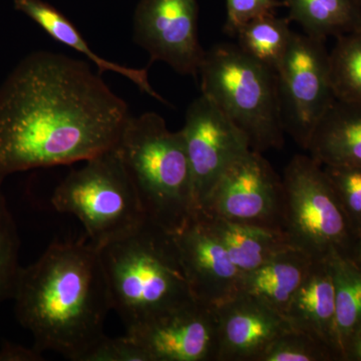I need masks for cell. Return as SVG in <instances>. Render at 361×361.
I'll return each mask as SVG.
<instances>
[{
	"instance_id": "1",
	"label": "cell",
	"mask_w": 361,
	"mask_h": 361,
	"mask_svg": "<svg viewBox=\"0 0 361 361\" xmlns=\"http://www.w3.org/2000/svg\"><path fill=\"white\" fill-rule=\"evenodd\" d=\"M130 116L89 63L32 52L0 85V180L115 149Z\"/></svg>"
},
{
	"instance_id": "2",
	"label": "cell",
	"mask_w": 361,
	"mask_h": 361,
	"mask_svg": "<svg viewBox=\"0 0 361 361\" xmlns=\"http://www.w3.org/2000/svg\"><path fill=\"white\" fill-rule=\"evenodd\" d=\"M13 301L16 319L32 334L35 348L78 361L104 336L111 310L99 250L89 240L54 242L21 268Z\"/></svg>"
},
{
	"instance_id": "3",
	"label": "cell",
	"mask_w": 361,
	"mask_h": 361,
	"mask_svg": "<svg viewBox=\"0 0 361 361\" xmlns=\"http://www.w3.org/2000/svg\"><path fill=\"white\" fill-rule=\"evenodd\" d=\"M97 250L126 331L194 300L174 235L148 218Z\"/></svg>"
},
{
	"instance_id": "4",
	"label": "cell",
	"mask_w": 361,
	"mask_h": 361,
	"mask_svg": "<svg viewBox=\"0 0 361 361\" xmlns=\"http://www.w3.org/2000/svg\"><path fill=\"white\" fill-rule=\"evenodd\" d=\"M147 218L174 233L195 215L191 170L182 132L158 114L130 116L116 147Z\"/></svg>"
},
{
	"instance_id": "5",
	"label": "cell",
	"mask_w": 361,
	"mask_h": 361,
	"mask_svg": "<svg viewBox=\"0 0 361 361\" xmlns=\"http://www.w3.org/2000/svg\"><path fill=\"white\" fill-rule=\"evenodd\" d=\"M198 75L202 94L246 135L251 149L263 154L283 147L276 71L237 44H220L204 52Z\"/></svg>"
},
{
	"instance_id": "6",
	"label": "cell",
	"mask_w": 361,
	"mask_h": 361,
	"mask_svg": "<svg viewBox=\"0 0 361 361\" xmlns=\"http://www.w3.org/2000/svg\"><path fill=\"white\" fill-rule=\"evenodd\" d=\"M58 212L75 216L97 249L134 231L147 219L137 190L116 149L85 161L51 196Z\"/></svg>"
},
{
	"instance_id": "7",
	"label": "cell",
	"mask_w": 361,
	"mask_h": 361,
	"mask_svg": "<svg viewBox=\"0 0 361 361\" xmlns=\"http://www.w3.org/2000/svg\"><path fill=\"white\" fill-rule=\"evenodd\" d=\"M282 184V232L289 245L313 260L348 257L355 234L322 166L310 156L295 155Z\"/></svg>"
},
{
	"instance_id": "8",
	"label": "cell",
	"mask_w": 361,
	"mask_h": 361,
	"mask_svg": "<svg viewBox=\"0 0 361 361\" xmlns=\"http://www.w3.org/2000/svg\"><path fill=\"white\" fill-rule=\"evenodd\" d=\"M277 77L285 132L306 149L320 118L336 99L325 40L293 32Z\"/></svg>"
},
{
	"instance_id": "9",
	"label": "cell",
	"mask_w": 361,
	"mask_h": 361,
	"mask_svg": "<svg viewBox=\"0 0 361 361\" xmlns=\"http://www.w3.org/2000/svg\"><path fill=\"white\" fill-rule=\"evenodd\" d=\"M196 214L282 231V179L250 149L223 173Z\"/></svg>"
},
{
	"instance_id": "10",
	"label": "cell",
	"mask_w": 361,
	"mask_h": 361,
	"mask_svg": "<svg viewBox=\"0 0 361 361\" xmlns=\"http://www.w3.org/2000/svg\"><path fill=\"white\" fill-rule=\"evenodd\" d=\"M180 132L189 159L196 214L223 173L251 148L246 135L202 94L188 108Z\"/></svg>"
},
{
	"instance_id": "11",
	"label": "cell",
	"mask_w": 361,
	"mask_h": 361,
	"mask_svg": "<svg viewBox=\"0 0 361 361\" xmlns=\"http://www.w3.org/2000/svg\"><path fill=\"white\" fill-rule=\"evenodd\" d=\"M134 40L151 63L163 61L182 75L197 77L204 56L197 0H140Z\"/></svg>"
},
{
	"instance_id": "12",
	"label": "cell",
	"mask_w": 361,
	"mask_h": 361,
	"mask_svg": "<svg viewBox=\"0 0 361 361\" xmlns=\"http://www.w3.org/2000/svg\"><path fill=\"white\" fill-rule=\"evenodd\" d=\"M149 361H217L216 306L194 300L128 330Z\"/></svg>"
},
{
	"instance_id": "13",
	"label": "cell",
	"mask_w": 361,
	"mask_h": 361,
	"mask_svg": "<svg viewBox=\"0 0 361 361\" xmlns=\"http://www.w3.org/2000/svg\"><path fill=\"white\" fill-rule=\"evenodd\" d=\"M173 235L196 300L217 306L236 295L242 272L199 218L194 216Z\"/></svg>"
},
{
	"instance_id": "14",
	"label": "cell",
	"mask_w": 361,
	"mask_h": 361,
	"mask_svg": "<svg viewBox=\"0 0 361 361\" xmlns=\"http://www.w3.org/2000/svg\"><path fill=\"white\" fill-rule=\"evenodd\" d=\"M218 360L257 361L271 342L291 329L281 313L237 293L216 306Z\"/></svg>"
},
{
	"instance_id": "15",
	"label": "cell",
	"mask_w": 361,
	"mask_h": 361,
	"mask_svg": "<svg viewBox=\"0 0 361 361\" xmlns=\"http://www.w3.org/2000/svg\"><path fill=\"white\" fill-rule=\"evenodd\" d=\"M336 288L329 260H314L284 317L291 329L324 341L341 355L336 327Z\"/></svg>"
},
{
	"instance_id": "16",
	"label": "cell",
	"mask_w": 361,
	"mask_h": 361,
	"mask_svg": "<svg viewBox=\"0 0 361 361\" xmlns=\"http://www.w3.org/2000/svg\"><path fill=\"white\" fill-rule=\"evenodd\" d=\"M313 261L304 252L288 247L255 269L243 273L237 293L252 297L284 316Z\"/></svg>"
},
{
	"instance_id": "17",
	"label": "cell",
	"mask_w": 361,
	"mask_h": 361,
	"mask_svg": "<svg viewBox=\"0 0 361 361\" xmlns=\"http://www.w3.org/2000/svg\"><path fill=\"white\" fill-rule=\"evenodd\" d=\"M306 151L322 166L361 167V103L336 99L316 126Z\"/></svg>"
},
{
	"instance_id": "18",
	"label": "cell",
	"mask_w": 361,
	"mask_h": 361,
	"mask_svg": "<svg viewBox=\"0 0 361 361\" xmlns=\"http://www.w3.org/2000/svg\"><path fill=\"white\" fill-rule=\"evenodd\" d=\"M14 8L35 21L52 39L84 54L97 66L99 75H102L106 71H114L130 80L145 94L161 103L169 104L149 84L148 68H128L102 58L90 49L75 25L56 7L42 0H14Z\"/></svg>"
},
{
	"instance_id": "19",
	"label": "cell",
	"mask_w": 361,
	"mask_h": 361,
	"mask_svg": "<svg viewBox=\"0 0 361 361\" xmlns=\"http://www.w3.org/2000/svg\"><path fill=\"white\" fill-rule=\"evenodd\" d=\"M224 246L242 274L262 265L280 251L291 247L280 230L196 214Z\"/></svg>"
},
{
	"instance_id": "20",
	"label": "cell",
	"mask_w": 361,
	"mask_h": 361,
	"mask_svg": "<svg viewBox=\"0 0 361 361\" xmlns=\"http://www.w3.org/2000/svg\"><path fill=\"white\" fill-rule=\"evenodd\" d=\"M289 20L296 21L313 39L342 37L361 30L357 0H285Z\"/></svg>"
},
{
	"instance_id": "21",
	"label": "cell",
	"mask_w": 361,
	"mask_h": 361,
	"mask_svg": "<svg viewBox=\"0 0 361 361\" xmlns=\"http://www.w3.org/2000/svg\"><path fill=\"white\" fill-rule=\"evenodd\" d=\"M290 20L280 18L276 13L254 18L237 30L238 47L252 59L277 73L290 44Z\"/></svg>"
},
{
	"instance_id": "22",
	"label": "cell",
	"mask_w": 361,
	"mask_h": 361,
	"mask_svg": "<svg viewBox=\"0 0 361 361\" xmlns=\"http://www.w3.org/2000/svg\"><path fill=\"white\" fill-rule=\"evenodd\" d=\"M329 260L336 288V327L342 360L349 339L361 327V267L334 254Z\"/></svg>"
},
{
	"instance_id": "23",
	"label": "cell",
	"mask_w": 361,
	"mask_h": 361,
	"mask_svg": "<svg viewBox=\"0 0 361 361\" xmlns=\"http://www.w3.org/2000/svg\"><path fill=\"white\" fill-rule=\"evenodd\" d=\"M329 75L336 99L361 103V30L337 37L329 52Z\"/></svg>"
},
{
	"instance_id": "24",
	"label": "cell",
	"mask_w": 361,
	"mask_h": 361,
	"mask_svg": "<svg viewBox=\"0 0 361 361\" xmlns=\"http://www.w3.org/2000/svg\"><path fill=\"white\" fill-rule=\"evenodd\" d=\"M2 183L0 180V303L13 300L23 268L20 236L2 192Z\"/></svg>"
},
{
	"instance_id": "25",
	"label": "cell",
	"mask_w": 361,
	"mask_h": 361,
	"mask_svg": "<svg viewBox=\"0 0 361 361\" xmlns=\"http://www.w3.org/2000/svg\"><path fill=\"white\" fill-rule=\"evenodd\" d=\"M338 353L316 337L293 329L277 336L257 361H324L341 360Z\"/></svg>"
},
{
	"instance_id": "26",
	"label": "cell",
	"mask_w": 361,
	"mask_h": 361,
	"mask_svg": "<svg viewBox=\"0 0 361 361\" xmlns=\"http://www.w3.org/2000/svg\"><path fill=\"white\" fill-rule=\"evenodd\" d=\"M348 216L355 237L361 232V167L322 166Z\"/></svg>"
},
{
	"instance_id": "27",
	"label": "cell",
	"mask_w": 361,
	"mask_h": 361,
	"mask_svg": "<svg viewBox=\"0 0 361 361\" xmlns=\"http://www.w3.org/2000/svg\"><path fill=\"white\" fill-rule=\"evenodd\" d=\"M78 361H149L148 355L127 334L111 338L104 334Z\"/></svg>"
},
{
	"instance_id": "28",
	"label": "cell",
	"mask_w": 361,
	"mask_h": 361,
	"mask_svg": "<svg viewBox=\"0 0 361 361\" xmlns=\"http://www.w3.org/2000/svg\"><path fill=\"white\" fill-rule=\"evenodd\" d=\"M279 7H286L285 0H226L225 32L235 37L242 25L264 14L276 13Z\"/></svg>"
},
{
	"instance_id": "29",
	"label": "cell",
	"mask_w": 361,
	"mask_h": 361,
	"mask_svg": "<svg viewBox=\"0 0 361 361\" xmlns=\"http://www.w3.org/2000/svg\"><path fill=\"white\" fill-rule=\"evenodd\" d=\"M42 351L32 346L25 348L13 342L4 341L0 348V361H39L44 360Z\"/></svg>"
},
{
	"instance_id": "30",
	"label": "cell",
	"mask_w": 361,
	"mask_h": 361,
	"mask_svg": "<svg viewBox=\"0 0 361 361\" xmlns=\"http://www.w3.org/2000/svg\"><path fill=\"white\" fill-rule=\"evenodd\" d=\"M343 360L361 361V327L344 348Z\"/></svg>"
},
{
	"instance_id": "31",
	"label": "cell",
	"mask_w": 361,
	"mask_h": 361,
	"mask_svg": "<svg viewBox=\"0 0 361 361\" xmlns=\"http://www.w3.org/2000/svg\"><path fill=\"white\" fill-rule=\"evenodd\" d=\"M348 258H350L353 262L361 267V232L358 233L355 237V240H353Z\"/></svg>"
},
{
	"instance_id": "32",
	"label": "cell",
	"mask_w": 361,
	"mask_h": 361,
	"mask_svg": "<svg viewBox=\"0 0 361 361\" xmlns=\"http://www.w3.org/2000/svg\"><path fill=\"white\" fill-rule=\"evenodd\" d=\"M357 1H358V4H360L361 6V0H357Z\"/></svg>"
}]
</instances>
